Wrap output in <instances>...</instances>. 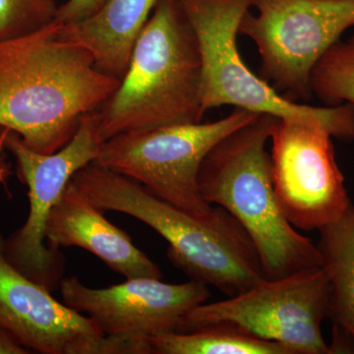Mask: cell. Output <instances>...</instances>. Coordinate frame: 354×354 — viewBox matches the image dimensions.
Returning <instances> with one entry per match:
<instances>
[{
	"instance_id": "6da1fadb",
	"label": "cell",
	"mask_w": 354,
	"mask_h": 354,
	"mask_svg": "<svg viewBox=\"0 0 354 354\" xmlns=\"http://www.w3.org/2000/svg\"><path fill=\"white\" fill-rule=\"evenodd\" d=\"M120 83L97 68L87 50L65 39L62 25L53 21L0 41V127L36 152H57Z\"/></svg>"
},
{
	"instance_id": "7a4b0ae2",
	"label": "cell",
	"mask_w": 354,
	"mask_h": 354,
	"mask_svg": "<svg viewBox=\"0 0 354 354\" xmlns=\"http://www.w3.org/2000/svg\"><path fill=\"white\" fill-rule=\"evenodd\" d=\"M70 184L102 211L143 221L169 243L167 257L192 281L234 297L265 279L257 250L246 230L221 207L200 220L156 197L129 177L86 165Z\"/></svg>"
},
{
	"instance_id": "3957f363",
	"label": "cell",
	"mask_w": 354,
	"mask_h": 354,
	"mask_svg": "<svg viewBox=\"0 0 354 354\" xmlns=\"http://www.w3.org/2000/svg\"><path fill=\"white\" fill-rule=\"evenodd\" d=\"M201 57L177 0H158L115 92L95 111L102 142L127 132L201 122Z\"/></svg>"
},
{
	"instance_id": "277c9868",
	"label": "cell",
	"mask_w": 354,
	"mask_h": 354,
	"mask_svg": "<svg viewBox=\"0 0 354 354\" xmlns=\"http://www.w3.org/2000/svg\"><path fill=\"white\" fill-rule=\"evenodd\" d=\"M277 118L261 113L230 133L203 160L198 177L203 199L246 230L267 279L321 267L318 247L290 225L274 193L266 145Z\"/></svg>"
},
{
	"instance_id": "5b68a950",
	"label": "cell",
	"mask_w": 354,
	"mask_h": 354,
	"mask_svg": "<svg viewBox=\"0 0 354 354\" xmlns=\"http://www.w3.org/2000/svg\"><path fill=\"white\" fill-rule=\"evenodd\" d=\"M196 36L201 57L205 113L223 106L271 114L281 120L313 121L333 137L354 140V106L298 104L253 73L242 60L237 35L252 0H177Z\"/></svg>"
},
{
	"instance_id": "8992f818",
	"label": "cell",
	"mask_w": 354,
	"mask_h": 354,
	"mask_svg": "<svg viewBox=\"0 0 354 354\" xmlns=\"http://www.w3.org/2000/svg\"><path fill=\"white\" fill-rule=\"evenodd\" d=\"M258 115L235 108L213 122L123 133L102 143L94 162L137 181L195 218L209 220L215 208L203 199L198 183L203 160L218 142Z\"/></svg>"
},
{
	"instance_id": "52a82bcc",
	"label": "cell",
	"mask_w": 354,
	"mask_h": 354,
	"mask_svg": "<svg viewBox=\"0 0 354 354\" xmlns=\"http://www.w3.org/2000/svg\"><path fill=\"white\" fill-rule=\"evenodd\" d=\"M329 283L322 268L279 279L213 304H202L183 317L176 332L223 327L277 342L293 354H329L322 322L328 318Z\"/></svg>"
},
{
	"instance_id": "ba28073f",
	"label": "cell",
	"mask_w": 354,
	"mask_h": 354,
	"mask_svg": "<svg viewBox=\"0 0 354 354\" xmlns=\"http://www.w3.org/2000/svg\"><path fill=\"white\" fill-rule=\"evenodd\" d=\"M239 25L257 46L261 74L291 101L312 97L317 62L354 27V0H252Z\"/></svg>"
},
{
	"instance_id": "9c48e42d",
	"label": "cell",
	"mask_w": 354,
	"mask_h": 354,
	"mask_svg": "<svg viewBox=\"0 0 354 354\" xmlns=\"http://www.w3.org/2000/svg\"><path fill=\"white\" fill-rule=\"evenodd\" d=\"M102 143L95 111L84 116L71 141L55 153L36 152L15 133L7 135L6 150L12 153L17 176L27 186L30 206L24 225L6 239L4 253L14 267L48 290L59 288L64 259L59 250L46 244V221L72 177L95 162Z\"/></svg>"
},
{
	"instance_id": "30bf717a",
	"label": "cell",
	"mask_w": 354,
	"mask_h": 354,
	"mask_svg": "<svg viewBox=\"0 0 354 354\" xmlns=\"http://www.w3.org/2000/svg\"><path fill=\"white\" fill-rule=\"evenodd\" d=\"M332 138L319 122L274 121L270 137L272 185L293 227L320 230L351 206Z\"/></svg>"
},
{
	"instance_id": "8fae6325",
	"label": "cell",
	"mask_w": 354,
	"mask_h": 354,
	"mask_svg": "<svg viewBox=\"0 0 354 354\" xmlns=\"http://www.w3.org/2000/svg\"><path fill=\"white\" fill-rule=\"evenodd\" d=\"M4 244L0 234V326L26 348L41 354H141V342L104 335L26 277L7 260Z\"/></svg>"
},
{
	"instance_id": "7c38bea8",
	"label": "cell",
	"mask_w": 354,
	"mask_h": 354,
	"mask_svg": "<svg viewBox=\"0 0 354 354\" xmlns=\"http://www.w3.org/2000/svg\"><path fill=\"white\" fill-rule=\"evenodd\" d=\"M208 288L192 279L172 285L153 278L129 279L104 288H90L74 276L59 283L64 304L104 335L141 341L176 332L190 310L207 302Z\"/></svg>"
},
{
	"instance_id": "4fadbf2b",
	"label": "cell",
	"mask_w": 354,
	"mask_h": 354,
	"mask_svg": "<svg viewBox=\"0 0 354 354\" xmlns=\"http://www.w3.org/2000/svg\"><path fill=\"white\" fill-rule=\"evenodd\" d=\"M50 248L85 249L125 279L162 278L160 267L133 244L129 235L106 220L104 211L67 185L46 221Z\"/></svg>"
},
{
	"instance_id": "5bb4252c",
	"label": "cell",
	"mask_w": 354,
	"mask_h": 354,
	"mask_svg": "<svg viewBox=\"0 0 354 354\" xmlns=\"http://www.w3.org/2000/svg\"><path fill=\"white\" fill-rule=\"evenodd\" d=\"M157 1L106 0L82 20L59 23L62 36L87 50L104 73L121 81Z\"/></svg>"
},
{
	"instance_id": "9a60e30c",
	"label": "cell",
	"mask_w": 354,
	"mask_h": 354,
	"mask_svg": "<svg viewBox=\"0 0 354 354\" xmlns=\"http://www.w3.org/2000/svg\"><path fill=\"white\" fill-rule=\"evenodd\" d=\"M321 268L329 283L328 318L354 339V207L320 230Z\"/></svg>"
},
{
	"instance_id": "2e32d148",
	"label": "cell",
	"mask_w": 354,
	"mask_h": 354,
	"mask_svg": "<svg viewBox=\"0 0 354 354\" xmlns=\"http://www.w3.org/2000/svg\"><path fill=\"white\" fill-rule=\"evenodd\" d=\"M149 344L155 354H293L277 342L223 327L164 333L150 337Z\"/></svg>"
},
{
	"instance_id": "e0dca14e",
	"label": "cell",
	"mask_w": 354,
	"mask_h": 354,
	"mask_svg": "<svg viewBox=\"0 0 354 354\" xmlns=\"http://www.w3.org/2000/svg\"><path fill=\"white\" fill-rule=\"evenodd\" d=\"M310 88L327 106H354V36L326 51L312 70Z\"/></svg>"
},
{
	"instance_id": "ac0fdd59",
	"label": "cell",
	"mask_w": 354,
	"mask_h": 354,
	"mask_svg": "<svg viewBox=\"0 0 354 354\" xmlns=\"http://www.w3.org/2000/svg\"><path fill=\"white\" fill-rule=\"evenodd\" d=\"M62 0H0V41L37 31L55 21Z\"/></svg>"
},
{
	"instance_id": "d6986e66",
	"label": "cell",
	"mask_w": 354,
	"mask_h": 354,
	"mask_svg": "<svg viewBox=\"0 0 354 354\" xmlns=\"http://www.w3.org/2000/svg\"><path fill=\"white\" fill-rule=\"evenodd\" d=\"M106 0H64L62 2L55 21L60 24H69L88 17L100 8Z\"/></svg>"
},
{
	"instance_id": "ffe728a7",
	"label": "cell",
	"mask_w": 354,
	"mask_h": 354,
	"mask_svg": "<svg viewBox=\"0 0 354 354\" xmlns=\"http://www.w3.org/2000/svg\"><path fill=\"white\" fill-rule=\"evenodd\" d=\"M9 132H10V130L0 127V185L4 188L6 194L10 196L11 193L10 190H9L8 184L9 179L12 176L13 172L12 169H11L10 162L7 160L6 153L7 152L6 146V138Z\"/></svg>"
},
{
	"instance_id": "44dd1931",
	"label": "cell",
	"mask_w": 354,
	"mask_h": 354,
	"mask_svg": "<svg viewBox=\"0 0 354 354\" xmlns=\"http://www.w3.org/2000/svg\"><path fill=\"white\" fill-rule=\"evenodd\" d=\"M31 353L11 333L0 326V354Z\"/></svg>"
}]
</instances>
